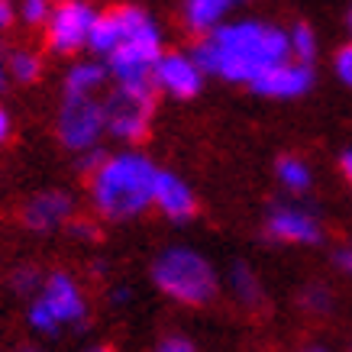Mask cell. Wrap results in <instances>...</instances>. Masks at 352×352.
Wrapping results in <instances>:
<instances>
[{
  "label": "cell",
  "mask_w": 352,
  "mask_h": 352,
  "mask_svg": "<svg viewBox=\"0 0 352 352\" xmlns=\"http://www.w3.org/2000/svg\"><path fill=\"white\" fill-rule=\"evenodd\" d=\"M194 62L204 75L233 85H256L275 65L288 62V30L262 20H233L194 45Z\"/></svg>",
  "instance_id": "obj_1"
},
{
  "label": "cell",
  "mask_w": 352,
  "mask_h": 352,
  "mask_svg": "<svg viewBox=\"0 0 352 352\" xmlns=\"http://www.w3.org/2000/svg\"><path fill=\"white\" fill-rule=\"evenodd\" d=\"M159 171L162 168H155V162L142 152L107 155L91 171V204L97 217L113 223L142 217L152 207Z\"/></svg>",
  "instance_id": "obj_2"
},
{
  "label": "cell",
  "mask_w": 352,
  "mask_h": 352,
  "mask_svg": "<svg viewBox=\"0 0 352 352\" xmlns=\"http://www.w3.org/2000/svg\"><path fill=\"white\" fill-rule=\"evenodd\" d=\"M152 285L175 304L184 307H204L217 298L220 278L207 256L188 245H171L152 262Z\"/></svg>",
  "instance_id": "obj_3"
},
{
  "label": "cell",
  "mask_w": 352,
  "mask_h": 352,
  "mask_svg": "<svg viewBox=\"0 0 352 352\" xmlns=\"http://www.w3.org/2000/svg\"><path fill=\"white\" fill-rule=\"evenodd\" d=\"M87 320V294L75 275L52 272L45 275L39 294L30 300V327L43 336H58Z\"/></svg>",
  "instance_id": "obj_4"
},
{
  "label": "cell",
  "mask_w": 352,
  "mask_h": 352,
  "mask_svg": "<svg viewBox=\"0 0 352 352\" xmlns=\"http://www.w3.org/2000/svg\"><path fill=\"white\" fill-rule=\"evenodd\" d=\"M155 113V87L149 85H117L104 97V123L120 142H142Z\"/></svg>",
  "instance_id": "obj_5"
},
{
  "label": "cell",
  "mask_w": 352,
  "mask_h": 352,
  "mask_svg": "<svg viewBox=\"0 0 352 352\" xmlns=\"http://www.w3.org/2000/svg\"><path fill=\"white\" fill-rule=\"evenodd\" d=\"M55 129H58V139H62L65 149L78 152V155L100 149V136L107 133L104 104L94 97H65Z\"/></svg>",
  "instance_id": "obj_6"
},
{
  "label": "cell",
  "mask_w": 352,
  "mask_h": 352,
  "mask_svg": "<svg viewBox=\"0 0 352 352\" xmlns=\"http://www.w3.org/2000/svg\"><path fill=\"white\" fill-rule=\"evenodd\" d=\"M100 10H94L91 3L81 0H68L52 7V16L45 23V45L58 55H75L85 45H91V32Z\"/></svg>",
  "instance_id": "obj_7"
},
{
  "label": "cell",
  "mask_w": 352,
  "mask_h": 352,
  "mask_svg": "<svg viewBox=\"0 0 352 352\" xmlns=\"http://www.w3.org/2000/svg\"><path fill=\"white\" fill-rule=\"evenodd\" d=\"M155 30H159V23L152 20L142 7H113V10L97 16L94 32H91V49L97 55H107L110 58L123 43Z\"/></svg>",
  "instance_id": "obj_8"
},
{
  "label": "cell",
  "mask_w": 352,
  "mask_h": 352,
  "mask_svg": "<svg viewBox=\"0 0 352 352\" xmlns=\"http://www.w3.org/2000/svg\"><path fill=\"white\" fill-rule=\"evenodd\" d=\"M265 236L272 243L317 245L323 239L320 217L300 204H275L265 217Z\"/></svg>",
  "instance_id": "obj_9"
},
{
  "label": "cell",
  "mask_w": 352,
  "mask_h": 352,
  "mask_svg": "<svg viewBox=\"0 0 352 352\" xmlns=\"http://www.w3.org/2000/svg\"><path fill=\"white\" fill-rule=\"evenodd\" d=\"M152 87L168 97L188 100V97L201 94L204 87V72L201 65L194 62V55L184 52H162L155 72H152Z\"/></svg>",
  "instance_id": "obj_10"
},
{
  "label": "cell",
  "mask_w": 352,
  "mask_h": 352,
  "mask_svg": "<svg viewBox=\"0 0 352 352\" xmlns=\"http://www.w3.org/2000/svg\"><path fill=\"white\" fill-rule=\"evenodd\" d=\"M72 214H75V201L68 191H58V188H49V191L32 194L30 201L23 204V226L32 230V233H52L58 226L72 223Z\"/></svg>",
  "instance_id": "obj_11"
},
{
  "label": "cell",
  "mask_w": 352,
  "mask_h": 352,
  "mask_svg": "<svg viewBox=\"0 0 352 352\" xmlns=\"http://www.w3.org/2000/svg\"><path fill=\"white\" fill-rule=\"evenodd\" d=\"M314 87V68L310 65H298V62H281L272 72L258 78L252 91L262 97H275V100H288V97H300Z\"/></svg>",
  "instance_id": "obj_12"
},
{
  "label": "cell",
  "mask_w": 352,
  "mask_h": 352,
  "mask_svg": "<svg viewBox=\"0 0 352 352\" xmlns=\"http://www.w3.org/2000/svg\"><path fill=\"white\" fill-rule=\"evenodd\" d=\"M152 204H155L168 220H175V223H188V220L197 214V197H194L191 184L184 182V178H178V175H171V171H159Z\"/></svg>",
  "instance_id": "obj_13"
},
{
  "label": "cell",
  "mask_w": 352,
  "mask_h": 352,
  "mask_svg": "<svg viewBox=\"0 0 352 352\" xmlns=\"http://www.w3.org/2000/svg\"><path fill=\"white\" fill-rule=\"evenodd\" d=\"M226 13H230L226 0H188L182 7V23L194 36L207 39L210 32H217L226 23Z\"/></svg>",
  "instance_id": "obj_14"
},
{
  "label": "cell",
  "mask_w": 352,
  "mask_h": 352,
  "mask_svg": "<svg viewBox=\"0 0 352 352\" xmlns=\"http://www.w3.org/2000/svg\"><path fill=\"white\" fill-rule=\"evenodd\" d=\"M107 65L104 62H75L65 72V97H94V91L107 81Z\"/></svg>",
  "instance_id": "obj_15"
},
{
  "label": "cell",
  "mask_w": 352,
  "mask_h": 352,
  "mask_svg": "<svg viewBox=\"0 0 352 352\" xmlns=\"http://www.w3.org/2000/svg\"><path fill=\"white\" fill-rule=\"evenodd\" d=\"M230 291H233V298L239 300L245 310H258L265 304L262 278H258L249 265H243V262H236V265L230 268Z\"/></svg>",
  "instance_id": "obj_16"
},
{
  "label": "cell",
  "mask_w": 352,
  "mask_h": 352,
  "mask_svg": "<svg viewBox=\"0 0 352 352\" xmlns=\"http://www.w3.org/2000/svg\"><path fill=\"white\" fill-rule=\"evenodd\" d=\"M275 175L281 182V188H288L291 194H304L314 184V171H310V165L300 155H281L275 162Z\"/></svg>",
  "instance_id": "obj_17"
},
{
  "label": "cell",
  "mask_w": 352,
  "mask_h": 352,
  "mask_svg": "<svg viewBox=\"0 0 352 352\" xmlns=\"http://www.w3.org/2000/svg\"><path fill=\"white\" fill-rule=\"evenodd\" d=\"M288 58L298 65H314L317 58V32L310 23H294L288 30Z\"/></svg>",
  "instance_id": "obj_18"
},
{
  "label": "cell",
  "mask_w": 352,
  "mask_h": 352,
  "mask_svg": "<svg viewBox=\"0 0 352 352\" xmlns=\"http://www.w3.org/2000/svg\"><path fill=\"white\" fill-rule=\"evenodd\" d=\"M7 72H10V81L32 85L36 78L43 75V58L32 49H13V52H7Z\"/></svg>",
  "instance_id": "obj_19"
},
{
  "label": "cell",
  "mask_w": 352,
  "mask_h": 352,
  "mask_svg": "<svg viewBox=\"0 0 352 352\" xmlns=\"http://www.w3.org/2000/svg\"><path fill=\"white\" fill-rule=\"evenodd\" d=\"M43 281H45V275L36 265H20V268H13L10 288L16 291V294H23V298L32 300L36 294H39V288H43Z\"/></svg>",
  "instance_id": "obj_20"
},
{
  "label": "cell",
  "mask_w": 352,
  "mask_h": 352,
  "mask_svg": "<svg viewBox=\"0 0 352 352\" xmlns=\"http://www.w3.org/2000/svg\"><path fill=\"white\" fill-rule=\"evenodd\" d=\"M300 307L307 314H327L333 307V294L327 285H307L300 291Z\"/></svg>",
  "instance_id": "obj_21"
},
{
  "label": "cell",
  "mask_w": 352,
  "mask_h": 352,
  "mask_svg": "<svg viewBox=\"0 0 352 352\" xmlns=\"http://www.w3.org/2000/svg\"><path fill=\"white\" fill-rule=\"evenodd\" d=\"M20 16H23L26 26H45L49 16H52V7L43 3V0H26V3L20 7Z\"/></svg>",
  "instance_id": "obj_22"
},
{
  "label": "cell",
  "mask_w": 352,
  "mask_h": 352,
  "mask_svg": "<svg viewBox=\"0 0 352 352\" xmlns=\"http://www.w3.org/2000/svg\"><path fill=\"white\" fill-rule=\"evenodd\" d=\"M333 68H336V78H340L346 87H352V43L342 45L336 58H333Z\"/></svg>",
  "instance_id": "obj_23"
},
{
  "label": "cell",
  "mask_w": 352,
  "mask_h": 352,
  "mask_svg": "<svg viewBox=\"0 0 352 352\" xmlns=\"http://www.w3.org/2000/svg\"><path fill=\"white\" fill-rule=\"evenodd\" d=\"M68 230H72V236H78V239H85V243H97V226L91 223V220H72V223H68Z\"/></svg>",
  "instance_id": "obj_24"
},
{
  "label": "cell",
  "mask_w": 352,
  "mask_h": 352,
  "mask_svg": "<svg viewBox=\"0 0 352 352\" xmlns=\"http://www.w3.org/2000/svg\"><path fill=\"white\" fill-rule=\"evenodd\" d=\"M155 352H194V342L184 340V336H165V340L155 346Z\"/></svg>",
  "instance_id": "obj_25"
},
{
  "label": "cell",
  "mask_w": 352,
  "mask_h": 352,
  "mask_svg": "<svg viewBox=\"0 0 352 352\" xmlns=\"http://www.w3.org/2000/svg\"><path fill=\"white\" fill-rule=\"evenodd\" d=\"M333 262H336V268H340L342 275H352V243L340 245V249L333 252Z\"/></svg>",
  "instance_id": "obj_26"
},
{
  "label": "cell",
  "mask_w": 352,
  "mask_h": 352,
  "mask_svg": "<svg viewBox=\"0 0 352 352\" xmlns=\"http://www.w3.org/2000/svg\"><path fill=\"white\" fill-rule=\"evenodd\" d=\"M10 129H13V123H10V113H7V110L0 107V146H3V142L10 139Z\"/></svg>",
  "instance_id": "obj_27"
},
{
  "label": "cell",
  "mask_w": 352,
  "mask_h": 352,
  "mask_svg": "<svg viewBox=\"0 0 352 352\" xmlns=\"http://www.w3.org/2000/svg\"><path fill=\"white\" fill-rule=\"evenodd\" d=\"M10 20H13V10H10V3H3V0H0V32L7 30V26H10Z\"/></svg>",
  "instance_id": "obj_28"
},
{
  "label": "cell",
  "mask_w": 352,
  "mask_h": 352,
  "mask_svg": "<svg viewBox=\"0 0 352 352\" xmlns=\"http://www.w3.org/2000/svg\"><path fill=\"white\" fill-rule=\"evenodd\" d=\"M7 81H10V72H7V52L0 49V91L7 87Z\"/></svg>",
  "instance_id": "obj_29"
},
{
  "label": "cell",
  "mask_w": 352,
  "mask_h": 352,
  "mask_svg": "<svg viewBox=\"0 0 352 352\" xmlns=\"http://www.w3.org/2000/svg\"><path fill=\"white\" fill-rule=\"evenodd\" d=\"M129 294H133L129 288H113V291H110V300H113V304H126Z\"/></svg>",
  "instance_id": "obj_30"
},
{
  "label": "cell",
  "mask_w": 352,
  "mask_h": 352,
  "mask_svg": "<svg viewBox=\"0 0 352 352\" xmlns=\"http://www.w3.org/2000/svg\"><path fill=\"white\" fill-rule=\"evenodd\" d=\"M340 165H342V175H346V182L352 184V149L342 152V162H340Z\"/></svg>",
  "instance_id": "obj_31"
},
{
  "label": "cell",
  "mask_w": 352,
  "mask_h": 352,
  "mask_svg": "<svg viewBox=\"0 0 352 352\" xmlns=\"http://www.w3.org/2000/svg\"><path fill=\"white\" fill-rule=\"evenodd\" d=\"M85 352H117V349H110V346H91V349H85Z\"/></svg>",
  "instance_id": "obj_32"
},
{
  "label": "cell",
  "mask_w": 352,
  "mask_h": 352,
  "mask_svg": "<svg viewBox=\"0 0 352 352\" xmlns=\"http://www.w3.org/2000/svg\"><path fill=\"white\" fill-rule=\"evenodd\" d=\"M300 352H330V349H323V346H304Z\"/></svg>",
  "instance_id": "obj_33"
},
{
  "label": "cell",
  "mask_w": 352,
  "mask_h": 352,
  "mask_svg": "<svg viewBox=\"0 0 352 352\" xmlns=\"http://www.w3.org/2000/svg\"><path fill=\"white\" fill-rule=\"evenodd\" d=\"M349 32H352V10H349Z\"/></svg>",
  "instance_id": "obj_34"
},
{
  "label": "cell",
  "mask_w": 352,
  "mask_h": 352,
  "mask_svg": "<svg viewBox=\"0 0 352 352\" xmlns=\"http://www.w3.org/2000/svg\"><path fill=\"white\" fill-rule=\"evenodd\" d=\"M23 352H39V349H23Z\"/></svg>",
  "instance_id": "obj_35"
}]
</instances>
